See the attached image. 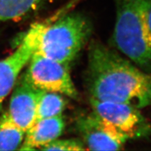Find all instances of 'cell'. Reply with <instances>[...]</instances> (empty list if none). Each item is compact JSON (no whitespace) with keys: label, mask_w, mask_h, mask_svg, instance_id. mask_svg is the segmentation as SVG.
<instances>
[{"label":"cell","mask_w":151,"mask_h":151,"mask_svg":"<svg viewBox=\"0 0 151 151\" xmlns=\"http://www.w3.org/2000/svg\"><path fill=\"white\" fill-rule=\"evenodd\" d=\"M86 86L90 98L129 104L141 109L151 104V73L98 41L90 43Z\"/></svg>","instance_id":"obj_1"},{"label":"cell","mask_w":151,"mask_h":151,"mask_svg":"<svg viewBox=\"0 0 151 151\" xmlns=\"http://www.w3.org/2000/svg\"><path fill=\"white\" fill-rule=\"evenodd\" d=\"M113 1L116 9L114 45L137 67L151 73V0Z\"/></svg>","instance_id":"obj_2"},{"label":"cell","mask_w":151,"mask_h":151,"mask_svg":"<svg viewBox=\"0 0 151 151\" xmlns=\"http://www.w3.org/2000/svg\"><path fill=\"white\" fill-rule=\"evenodd\" d=\"M30 30L35 53L69 66L89 42L92 27L83 14H68L54 22L35 23Z\"/></svg>","instance_id":"obj_3"},{"label":"cell","mask_w":151,"mask_h":151,"mask_svg":"<svg viewBox=\"0 0 151 151\" xmlns=\"http://www.w3.org/2000/svg\"><path fill=\"white\" fill-rule=\"evenodd\" d=\"M24 76L34 87L77 100V91L69 72V66L34 52Z\"/></svg>","instance_id":"obj_4"},{"label":"cell","mask_w":151,"mask_h":151,"mask_svg":"<svg viewBox=\"0 0 151 151\" xmlns=\"http://www.w3.org/2000/svg\"><path fill=\"white\" fill-rule=\"evenodd\" d=\"M92 111L127 139H139L151 134V124L140 109L129 104L100 101L90 98Z\"/></svg>","instance_id":"obj_5"},{"label":"cell","mask_w":151,"mask_h":151,"mask_svg":"<svg viewBox=\"0 0 151 151\" xmlns=\"http://www.w3.org/2000/svg\"><path fill=\"white\" fill-rule=\"evenodd\" d=\"M75 126L88 150H119L122 149L127 141L92 111L78 116Z\"/></svg>","instance_id":"obj_6"},{"label":"cell","mask_w":151,"mask_h":151,"mask_svg":"<svg viewBox=\"0 0 151 151\" xmlns=\"http://www.w3.org/2000/svg\"><path fill=\"white\" fill-rule=\"evenodd\" d=\"M11 96L8 113L13 122L24 132L35 124L41 90L34 87L24 75L17 81Z\"/></svg>","instance_id":"obj_7"},{"label":"cell","mask_w":151,"mask_h":151,"mask_svg":"<svg viewBox=\"0 0 151 151\" xmlns=\"http://www.w3.org/2000/svg\"><path fill=\"white\" fill-rule=\"evenodd\" d=\"M35 50L34 37L29 29L16 50L0 60V108L5 98L14 89L22 69L27 65Z\"/></svg>","instance_id":"obj_8"},{"label":"cell","mask_w":151,"mask_h":151,"mask_svg":"<svg viewBox=\"0 0 151 151\" xmlns=\"http://www.w3.org/2000/svg\"><path fill=\"white\" fill-rule=\"evenodd\" d=\"M65 129V120L62 115L37 120L25 132L19 150L41 149L60 137Z\"/></svg>","instance_id":"obj_9"},{"label":"cell","mask_w":151,"mask_h":151,"mask_svg":"<svg viewBox=\"0 0 151 151\" xmlns=\"http://www.w3.org/2000/svg\"><path fill=\"white\" fill-rule=\"evenodd\" d=\"M48 0H0V21L17 20L35 11Z\"/></svg>","instance_id":"obj_10"},{"label":"cell","mask_w":151,"mask_h":151,"mask_svg":"<svg viewBox=\"0 0 151 151\" xmlns=\"http://www.w3.org/2000/svg\"><path fill=\"white\" fill-rule=\"evenodd\" d=\"M67 107V100L61 94L41 90L37 106V119L51 118L62 115Z\"/></svg>","instance_id":"obj_11"},{"label":"cell","mask_w":151,"mask_h":151,"mask_svg":"<svg viewBox=\"0 0 151 151\" xmlns=\"http://www.w3.org/2000/svg\"><path fill=\"white\" fill-rule=\"evenodd\" d=\"M25 132L11 120L8 113L0 117V150H19Z\"/></svg>","instance_id":"obj_12"},{"label":"cell","mask_w":151,"mask_h":151,"mask_svg":"<svg viewBox=\"0 0 151 151\" xmlns=\"http://www.w3.org/2000/svg\"><path fill=\"white\" fill-rule=\"evenodd\" d=\"M42 150H62V151H81L87 150L86 146L81 139H55L48 144L42 147Z\"/></svg>","instance_id":"obj_13"},{"label":"cell","mask_w":151,"mask_h":151,"mask_svg":"<svg viewBox=\"0 0 151 151\" xmlns=\"http://www.w3.org/2000/svg\"><path fill=\"white\" fill-rule=\"evenodd\" d=\"M149 24H150V28L151 30V9L150 11V15H149Z\"/></svg>","instance_id":"obj_14"}]
</instances>
